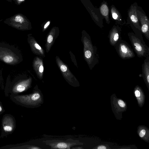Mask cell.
Listing matches in <instances>:
<instances>
[{
  "label": "cell",
  "mask_w": 149,
  "mask_h": 149,
  "mask_svg": "<svg viewBox=\"0 0 149 149\" xmlns=\"http://www.w3.org/2000/svg\"><path fill=\"white\" fill-rule=\"evenodd\" d=\"M115 48L120 57L124 60L134 58L135 55L129 44L122 39L117 43Z\"/></svg>",
  "instance_id": "6"
},
{
  "label": "cell",
  "mask_w": 149,
  "mask_h": 149,
  "mask_svg": "<svg viewBox=\"0 0 149 149\" xmlns=\"http://www.w3.org/2000/svg\"><path fill=\"white\" fill-rule=\"evenodd\" d=\"M13 58L11 56H6L3 58L4 62L6 63H9L12 62L13 61Z\"/></svg>",
  "instance_id": "18"
},
{
  "label": "cell",
  "mask_w": 149,
  "mask_h": 149,
  "mask_svg": "<svg viewBox=\"0 0 149 149\" xmlns=\"http://www.w3.org/2000/svg\"><path fill=\"white\" fill-rule=\"evenodd\" d=\"M137 133L139 136L146 142L149 141V130L144 125H140L138 127Z\"/></svg>",
  "instance_id": "14"
},
{
  "label": "cell",
  "mask_w": 149,
  "mask_h": 149,
  "mask_svg": "<svg viewBox=\"0 0 149 149\" xmlns=\"http://www.w3.org/2000/svg\"><path fill=\"white\" fill-rule=\"evenodd\" d=\"M111 12L113 18L118 21V24L121 25L124 24L123 22L121 16L120 14L113 5L111 6Z\"/></svg>",
  "instance_id": "17"
},
{
  "label": "cell",
  "mask_w": 149,
  "mask_h": 149,
  "mask_svg": "<svg viewBox=\"0 0 149 149\" xmlns=\"http://www.w3.org/2000/svg\"><path fill=\"white\" fill-rule=\"evenodd\" d=\"M142 34L141 33L135 34L129 32L127 35L137 56L139 58H146L149 56V47L144 41Z\"/></svg>",
  "instance_id": "3"
},
{
  "label": "cell",
  "mask_w": 149,
  "mask_h": 149,
  "mask_svg": "<svg viewBox=\"0 0 149 149\" xmlns=\"http://www.w3.org/2000/svg\"><path fill=\"white\" fill-rule=\"evenodd\" d=\"M23 148L28 149H42V148L34 145H26L23 146Z\"/></svg>",
  "instance_id": "19"
},
{
  "label": "cell",
  "mask_w": 149,
  "mask_h": 149,
  "mask_svg": "<svg viewBox=\"0 0 149 149\" xmlns=\"http://www.w3.org/2000/svg\"><path fill=\"white\" fill-rule=\"evenodd\" d=\"M142 77L149 91V56L145 58L142 65Z\"/></svg>",
  "instance_id": "11"
},
{
  "label": "cell",
  "mask_w": 149,
  "mask_h": 149,
  "mask_svg": "<svg viewBox=\"0 0 149 149\" xmlns=\"http://www.w3.org/2000/svg\"><path fill=\"white\" fill-rule=\"evenodd\" d=\"M72 149H84L83 148L81 147H73L71 148Z\"/></svg>",
  "instance_id": "25"
},
{
  "label": "cell",
  "mask_w": 149,
  "mask_h": 149,
  "mask_svg": "<svg viewBox=\"0 0 149 149\" xmlns=\"http://www.w3.org/2000/svg\"><path fill=\"white\" fill-rule=\"evenodd\" d=\"M34 46L37 49L39 50H41V47L38 44L36 43L34 44Z\"/></svg>",
  "instance_id": "24"
},
{
  "label": "cell",
  "mask_w": 149,
  "mask_h": 149,
  "mask_svg": "<svg viewBox=\"0 0 149 149\" xmlns=\"http://www.w3.org/2000/svg\"><path fill=\"white\" fill-rule=\"evenodd\" d=\"M43 142L46 145L50 146L51 149H70L75 146L83 145V143L79 140L72 139H68L65 140H48L43 141Z\"/></svg>",
  "instance_id": "4"
},
{
  "label": "cell",
  "mask_w": 149,
  "mask_h": 149,
  "mask_svg": "<svg viewBox=\"0 0 149 149\" xmlns=\"http://www.w3.org/2000/svg\"><path fill=\"white\" fill-rule=\"evenodd\" d=\"M134 93L135 97L139 106L142 107L143 105L145 100V95L141 88L136 85L134 88Z\"/></svg>",
  "instance_id": "12"
},
{
  "label": "cell",
  "mask_w": 149,
  "mask_h": 149,
  "mask_svg": "<svg viewBox=\"0 0 149 149\" xmlns=\"http://www.w3.org/2000/svg\"><path fill=\"white\" fill-rule=\"evenodd\" d=\"M96 148L97 149H107L109 148H107L106 146L104 145H102L99 146H97V148Z\"/></svg>",
  "instance_id": "22"
},
{
  "label": "cell",
  "mask_w": 149,
  "mask_h": 149,
  "mask_svg": "<svg viewBox=\"0 0 149 149\" xmlns=\"http://www.w3.org/2000/svg\"><path fill=\"white\" fill-rule=\"evenodd\" d=\"M3 110L1 106L0 105V112H2Z\"/></svg>",
  "instance_id": "27"
},
{
  "label": "cell",
  "mask_w": 149,
  "mask_h": 149,
  "mask_svg": "<svg viewBox=\"0 0 149 149\" xmlns=\"http://www.w3.org/2000/svg\"><path fill=\"white\" fill-rule=\"evenodd\" d=\"M4 22L14 27L19 28H26L29 22L26 17L22 14L19 13L8 18Z\"/></svg>",
  "instance_id": "7"
},
{
  "label": "cell",
  "mask_w": 149,
  "mask_h": 149,
  "mask_svg": "<svg viewBox=\"0 0 149 149\" xmlns=\"http://www.w3.org/2000/svg\"><path fill=\"white\" fill-rule=\"evenodd\" d=\"M111 102L112 110L115 117L117 119L121 120L122 117V113L127 109L126 102L117 98L113 94L111 97Z\"/></svg>",
  "instance_id": "5"
},
{
  "label": "cell",
  "mask_w": 149,
  "mask_h": 149,
  "mask_svg": "<svg viewBox=\"0 0 149 149\" xmlns=\"http://www.w3.org/2000/svg\"><path fill=\"white\" fill-rule=\"evenodd\" d=\"M84 55L85 58L91 70L99 63V54L97 48L94 45L91 38L87 34L84 36Z\"/></svg>",
  "instance_id": "2"
},
{
  "label": "cell",
  "mask_w": 149,
  "mask_h": 149,
  "mask_svg": "<svg viewBox=\"0 0 149 149\" xmlns=\"http://www.w3.org/2000/svg\"><path fill=\"white\" fill-rule=\"evenodd\" d=\"M7 1H8L9 2H12V0H6Z\"/></svg>",
  "instance_id": "28"
},
{
  "label": "cell",
  "mask_w": 149,
  "mask_h": 149,
  "mask_svg": "<svg viewBox=\"0 0 149 149\" xmlns=\"http://www.w3.org/2000/svg\"><path fill=\"white\" fill-rule=\"evenodd\" d=\"M137 13L139 20L141 25V31L146 38L149 40V21L147 17L142 12L137 10Z\"/></svg>",
  "instance_id": "8"
},
{
  "label": "cell",
  "mask_w": 149,
  "mask_h": 149,
  "mask_svg": "<svg viewBox=\"0 0 149 149\" xmlns=\"http://www.w3.org/2000/svg\"><path fill=\"white\" fill-rule=\"evenodd\" d=\"M50 23V22L49 21H48L45 24L44 26V29H45L47 26L49 25Z\"/></svg>",
  "instance_id": "26"
},
{
  "label": "cell",
  "mask_w": 149,
  "mask_h": 149,
  "mask_svg": "<svg viewBox=\"0 0 149 149\" xmlns=\"http://www.w3.org/2000/svg\"><path fill=\"white\" fill-rule=\"evenodd\" d=\"M53 37L52 35H49L47 37V42L49 43H51L53 41Z\"/></svg>",
  "instance_id": "20"
},
{
  "label": "cell",
  "mask_w": 149,
  "mask_h": 149,
  "mask_svg": "<svg viewBox=\"0 0 149 149\" xmlns=\"http://www.w3.org/2000/svg\"><path fill=\"white\" fill-rule=\"evenodd\" d=\"M44 70V68L42 65H41L40 66L39 68V71L40 73H42Z\"/></svg>",
  "instance_id": "23"
},
{
  "label": "cell",
  "mask_w": 149,
  "mask_h": 149,
  "mask_svg": "<svg viewBox=\"0 0 149 149\" xmlns=\"http://www.w3.org/2000/svg\"><path fill=\"white\" fill-rule=\"evenodd\" d=\"M11 98L15 102L24 107L31 108L38 107L44 103L43 95L38 87H35L29 94H12Z\"/></svg>",
  "instance_id": "1"
},
{
  "label": "cell",
  "mask_w": 149,
  "mask_h": 149,
  "mask_svg": "<svg viewBox=\"0 0 149 149\" xmlns=\"http://www.w3.org/2000/svg\"><path fill=\"white\" fill-rule=\"evenodd\" d=\"M136 3L132 4L128 11V16L133 26L136 29L141 31L140 25L137 13V7Z\"/></svg>",
  "instance_id": "10"
},
{
  "label": "cell",
  "mask_w": 149,
  "mask_h": 149,
  "mask_svg": "<svg viewBox=\"0 0 149 149\" xmlns=\"http://www.w3.org/2000/svg\"><path fill=\"white\" fill-rule=\"evenodd\" d=\"M30 82L27 80L20 82L13 88L12 92L13 94L19 93L26 90L30 86Z\"/></svg>",
  "instance_id": "13"
},
{
  "label": "cell",
  "mask_w": 149,
  "mask_h": 149,
  "mask_svg": "<svg viewBox=\"0 0 149 149\" xmlns=\"http://www.w3.org/2000/svg\"><path fill=\"white\" fill-rule=\"evenodd\" d=\"M121 28L118 26H114L109 32L108 36L110 45L115 47L117 42L121 39Z\"/></svg>",
  "instance_id": "9"
},
{
  "label": "cell",
  "mask_w": 149,
  "mask_h": 149,
  "mask_svg": "<svg viewBox=\"0 0 149 149\" xmlns=\"http://www.w3.org/2000/svg\"><path fill=\"white\" fill-rule=\"evenodd\" d=\"M12 119L9 117L4 118L3 122V129L5 132H11L14 128V123L11 121Z\"/></svg>",
  "instance_id": "15"
},
{
  "label": "cell",
  "mask_w": 149,
  "mask_h": 149,
  "mask_svg": "<svg viewBox=\"0 0 149 149\" xmlns=\"http://www.w3.org/2000/svg\"><path fill=\"white\" fill-rule=\"evenodd\" d=\"M100 10L102 15L104 17L107 23H110L109 17V9L106 2H103L100 7Z\"/></svg>",
  "instance_id": "16"
},
{
  "label": "cell",
  "mask_w": 149,
  "mask_h": 149,
  "mask_svg": "<svg viewBox=\"0 0 149 149\" xmlns=\"http://www.w3.org/2000/svg\"><path fill=\"white\" fill-rule=\"evenodd\" d=\"M25 0H12L17 5H20L22 2H24Z\"/></svg>",
  "instance_id": "21"
}]
</instances>
